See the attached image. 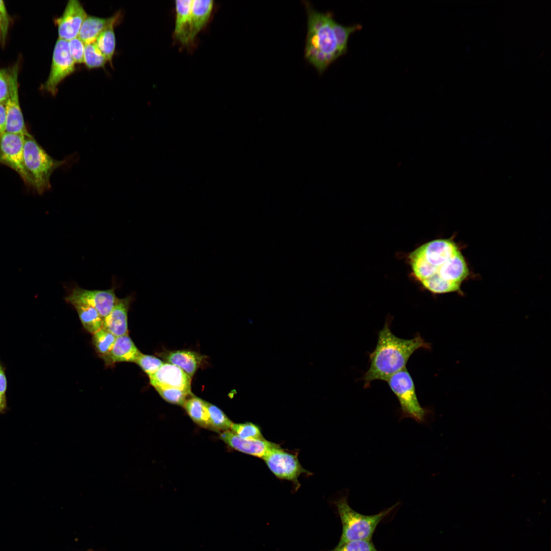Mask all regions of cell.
<instances>
[{"instance_id":"cell-16","label":"cell","mask_w":551,"mask_h":551,"mask_svg":"<svg viewBox=\"0 0 551 551\" xmlns=\"http://www.w3.org/2000/svg\"><path fill=\"white\" fill-rule=\"evenodd\" d=\"M192 0H178L175 2L176 19L174 34L177 40L183 45H187L191 40V10Z\"/></svg>"},{"instance_id":"cell-26","label":"cell","mask_w":551,"mask_h":551,"mask_svg":"<svg viewBox=\"0 0 551 551\" xmlns=\"http://www.w3.org/2000/svg\"><path fill=\"white\" fill-rule=\"evenodd\" d=\"M108 61L97 47L95 42L85 44L84 63L89 69L104 67Z\"/></svg>"},{"instance_id":"cell-24","label":"cell","mask_w":551,"mask_h":551,"mask_svg":"<svg viewBox=\"0 0 551 551\" xmlns=\"http://www.w3.org/2000/svg\"><path fill=\"white\" fill-rule=\"evenodd\" d=\"M116 23H112L108 26L101 33L95 40L97 47L110 63L115 49L114 26Z\"/></svg>"},{"instance_id":"cell-9","label":"cell","mask_w":551,"mask_h":551,"mask_svg":"<svg viewBox=\"0 0 551 551\" xmlns=\"http://www.w3.org/2000/svg\"><path fill=\"white\" fill-rule=\"evenodd\" d=\"M75 64L68 49V42L58 38L54 48L48 77L41 89L55 95L59 84L75 70Z\"/></svg>"},{"instance_id":"cell-10","label":"cell","mask_w":551,"mask_h":551,"mask_svg":"<svg viewBox=\"0 0 551 551\" xmlns=\"http://www.w3.org/2000/svg\"><path fill=\"white\" fill-rule=\"evenodd\" d=\"M115 291L114 286L107 290H91L76 285L68 289L65 300L72 306L82 304L91 306L104 318L111 312L118 298Z\"/></svg>"},{"instance_id":"cell-8","label":"cell","mask_w":551,"mask_h":551,"mask_svg":"<svg viewBox=\"0 0 551 551\" xmlns=\"http://www.w3.org/2000/svg\"><path fill=\"white\" fill-rule=\"evenodd\" d=\"M24 136L5 132L0 135V164L15 171L24 183L33 188L31 179L24 165Z\"/></svg>"},{"instance_id":"cell-37","label":"cell","mask_w":551,"mask_h":551,"mask_svg":"<svg viewBox=\"0 0 551 551\" xmlns=\"http://www.w3.org/2000/svg\"><path fill=\"white\" fill-rule=\"evenodd\" d=\"M0 43L2 44V45H4L5 44V42L4 41V40H3V34H2V31L1 24H0Z\"/></svg>"},{"instance_id":"cell-13","label":"cell","mask_w":551,"mask_h":551,"mask_svg":"<svg viewBox=\"0 0 551 551\" xmlns=\"http://www.w3.org/2000/svg\"><path fill=\"white\" fill-rule=\"evenodd\" d=\"M151 384L157 389H179L191 392V378L180 367L164 363L149 377Z\"/></svg>"},{"instance_id":"cell-31","label":"cell","mask_w":551,"mask_h":551,"mask_svg":"<svg viewBox=\"0 0 551 551\" xmlns=\"http://www.w3.org/2000/svg\"><path fill=\"white\" fill-rule=\"evenodd\" d=\"M11 68H0V103H5L9 97L11 87Z\"/></svg>"},{"instance_id":"cell-25","label":"cell","mask_w":551,"mask_h":551,"mask_svg":"<svg viewBox=\"0 0 551 551\" xmlns=\"http://www.w3.org/2000/svg\"><path fill=\"white\" fill-rule=\"evenodd\" d=\"M210 430L221 433L230 431L233 423L226 414L218 407L207 402Z\"/></svg>"},{"instance_id":"cell-2","label":"cell","mask_w":551,"mask_h":551,"mask_svg":"<svg viewBox=\"0 0 551 551\" xmlns=\"http://www.w3.org/2000/svg\"><path fill=\"white\" fill-rule=\"evenodd\" d=\"M303 3L307 16L305 58L322 73L342 56L334 31L335 20L332 13L318 11L309 2Z\"/></svg>"},{"instance_id":"cell-18","label":"cell","mask_w":551,"mask_h":551,"mask_svg":"<svg viewBox=\"0 0 551 551\" xmlns=\"http://www.w3.org/2000/svg\"><path fill=\"white\" fill-rule=\"evenodd\" d=\"M119 17V13L108 18L87 16L81 26L78 37L85 44L95 42L101 33L111 23L116 22Z\"/></svg>"},{"instance_id":"cell-11","label":"cell","mask_w":551,"mask_h":551,"mask_svg":"<svg viewBox=\"0 0 551 551\" xmlns=\"http://www.w3.org/2000/svg\"><path fill=\"white\" fill-rule=\"evenodd\" d=\"M11 69L10 91L9 97L5 103L6 115L5 132L26 136L30 133L27 129L19 103L18 86V63L16 62L13 65Z\"/></svg>"},{"instance_id":"cell-30","label":"cell","mask_w":551,"mask_h":551,"mask_svg":"<svg viewBox=\"0 0 551 551\" xmlns=\"http://www.w3.org/2000/svg\"><path fill=\"white\" fill-rule=\"evenodd\" d=\"M330 551H379L372 540H357L337 545Z\"/></svg>"},{"instance_id":"cell-23","label":"cell","mask_w":551,"mask_h":551,"mask_svg":"<svg viewBox=\"0 0 551 551\" xmlns=\"http://www.w3.org/2000/svg\"><path fill=\"white\" fill-rule=\"evenodd\" d=\"M92 335V343L94 348L107 364L116 337L103 328Z\"/></svg>"},{"instance_id":"cell-3","label":"cell","mask_w":551,"mask_h":551,"mask_svg":"<svg viewBox=\"0 0 551 551\" xmlns=\"http://www.w3.org/2000/svg\"><path fill=\"white\" fill-rule=\"evenodd\" d=\"M460 252L457 244L450 239H435L419 246L408 256L413 276L421 284Z\"/></svg>"},{"instance_id":"cell-17","label":"cell","mask_w":551,"mask_h":551,"mask_svg":"<svg viewBox=\"0 0 551 551\" xmlns=\"http://www.w3.org/2000/svg\"><path fill=\"white\" fill-rule=\"evenodd\" d=\"M161 356L166 363L180 367L191 378L205 357L197 352L187 350L166 352Z\"/></svg>"},{"instance_id":"cell-29","label":"cell","mask_w":551,"mask_h":551,"mask_svg":"<svg viewBox=\"0 0 551 551\" xmlns=\"http://www.w3.org/2000/svg\"><path fill=\"white\" fill-rule=\"evenodd\" d=\"M135 363L149 377L156 372L164 362L154 356L141 353Z\"/></svg>"},{"instance_id":"cell-34","label":"cell","mask_w":551,"mask_h":551,"mask_svg":"<svg viewBox=\"0 0 551 551\" xmlns=\"http://www.w3.org/2000/svg\"><path fill=\"white\" fill-rule=\"evenodd\" d=\"M6 366L0 360V394L6 395L8 389V379L6 373Z\"/></svg>"},{"instance_id":"cell-4","label":"cell","mask_w":551,"mask_h":551,"mask_svg":"<svg viewBox=\"0 0 551 551\" xmlns=\"http://www.w3.org/2000/svg\"><path fill=\"white\" fill-rule=\"evenodd\" d=\"M342 524V533L337 545L357 540H371L378 525L398 506V503L378 514L360 513L349 505L347 496H343L333 502Z\"/></svg>"},{"instance_id":"cell-28","label":"cell","mask_w":551,"mask_h":551,"mask_svg":"<svg viewBox=\"0 0 551 551\" xmlns=\"http://www.w3.org/2000/svg\"><path fill=\"white\" fill-rule=\"evenodd\" d=\"M362 28L361 24H357L351 26H344L338 23L335 21L333 29L338 47L342 55L347 50V42L350 35Z\"/></svg>"},{"instance_id":"cell-14","label":"cell","mask_w":551,"mask_h":551,"mask_svg":"<svg viewBox=\"0 0 551 551\" xmlns=\"http://www.w3.org/2000/svg\"><path fill=\"white\" fill-rule=\"evenodd\" d=\"M220 439L235 450L263 459L267 454L279 444L262 439H244L241 438L230 431L221 432Z\"/></svg>"},{"instance_id":"cell-33","label":"cell","mask_w":551,"mask_h":551,"mask_svg":"<svg viewBox=\"0 0 551 551\" xmlns=\"http://www.w3.org/2000/svg\"><path fill=\"white\" fill-rule=\"evenodd\" d=\"M10 21V16L5 3L3 1L0 0V24L4 42L8 33Z\"/></svg>"},{"instance_id":"cell-22","label":"cell","mask_w":551,"mask_h":551,"mask_svg":"<svg viewBox=\"0 0 551 551\" xmlns=\"http://www.w3.org/2000/svg\"><path fill=\"white\" fill-rule=\"evenodd\" d=\"M72 306L77 312L80 320L85 329L93 334L103 328L104 318L94 308L82 304Z\"/></svg>"},{"instance_id":"cell-35","label":"cell","mask_w":551,"mask_h":551,"mask_svg":"<svg viewBox=\"0 0 551 551\" xmlns=\"http://www.w3.org/2000/svg\"><path fill=\"white\" fill-rule=\"evenodd\" d=\"M6 122V107L5 103H0V135L5 132Z\"/></svg>"},{"instance_id":"cell-12","label":"cell","mask_w":551,"mask_h":551,"mask_svg":"<svg viewBox=\"0 0 551 551\" xmlns=\"http://www.w3.org/2000/svg\"><path fill=\"white\" fill-rule=\"evenodd\" d=\"M87 16L79 1H68L62 15L55 20L59 38L69 41L77 37Z\"/></svg>"},{"instance_id":"cell-6","label":"cell","mask_w":551,"mask_h":551,"mask_svg":"<svg viewBox=\"0 0 551 551\" xmlns=\"http://www.w3.org/2000/svg\"><path fill=\"white\" fill-rule=\"evenodd\" d=\"M386 382L398 401L400 419L410 418L419 423H425L430 410L419 402L414 381L407 368L393 374Z\"/></svg>"},{"instance_id":"cell-19","label":"cell","mask_w":551,"mask_h":551,"mask_svg":"<svg viewBox=\"0 0 551 551\" xmlns=\"http://www.w3.org/2000/svg\"><path fill=\"white\" fill-rule=\"evenodd\" d=\"M141 353L128 334L117 337L107 364L122 362L135 363Z\"/></svg>"},{"instance_id":"cell-20","label":"cell","mask_w":551,"mask_h":551,"mask_svg":"<svg viewBox=\"0 0 551 551\" xmlns=\"http://www.w3.org/2000/svg\"><path fill=\"white\" fill-rule=\"evenodd\" d=\"M213 6V1L211 0H192L191 10V42L208 22Z\"/></svg>"},{"instance_id":"cell-7","label":"cell","mask_w":551,"mask_h":551,"mask_svg":"<svg viewBox=\"0 0 551 551\" xmlns=\"http://www.w3.org/2000/svg\"><path fill=\"white\" fill-rule=\"evenodd\" d=\"M263 460L276 477L291 482L296 490L300 485L298 480L299 477L302 474H311L300 464L297 453L288 452L279 444L269 452Z\"/></svg>"},{"instance_id":"cell-27","label":"cell","mask_w":551,"mask_h":551,"mask_svg":"<svg viewBox=\"0 0 551 551\" xmlns=\"http://www.w3.org/2000/svg\"><path fill=\"white\" fill-rule=\"evenodd\" d=\"M230 431L239 437L244 439L265 438L260 428L258 425L250 422L239 423L233 422Z\"/></svg>"},{"instance_id":"cell-15","label":"cell","mask_w":551,"mask_h":551,"mask_svg":"<svg viewBox=\"0 0 551 551\" xmlns=\"http://www.w3.org/2000/svg\"><path fill=\"white\" fill-rule=\"evenodd\" d=\"M133 295L117 298L111 312L104 318L103 328L119 337L128 334V314Z\"/></svg>"},{"instance_id":"cell-1","label":"cell","mask_w":551,"mask_h":551,"mask_svg":"<svg viewBox=\"0 0 551 551\" xmlns=\"http://www.w3.org/2000/svg\"><path fill=\"white\" fill-rule=\"evenodd\" d=\"M391 323V318L385 321L378 333L375 348L369 354V365L362 378L365 388H369L373 381H386L393 374L406 368L410 358L417 350L431 349V344L419 333L411 339L398 337L392 333Z\"/></svg>"},{"instance_id":"cell-36","label":"cell","mask_w":551,"mask_h":551,"mask_svg":"<svg viewBox=\"0 0 551 551\" xmlns=\"http://www.w3.org/2000/svg\"><path fill=\"white\" fill-rule=\"evenodd\" d=\"M8 410L6 395L0 394V414L6 413Z\"/></svg>"},{"instance_id":"cell-32","label":"cell","mask_w":551,"mask_h":551,"mask_svg":"<svg viewBox=\"0 0 551 551\" xmlns=\"http://www.w3.org/2000/svg\"><path fill=\"white\" fill-rule=\"evenodd\" d=\"M68 42L69 52L74 62L78 64L84 63V42L78 37Z\"/></svg>"},{"instance_id":"cell-21","label":"cell","mask_w":551,"mask_h":551,"mask_svg":"<svg viewBox=\"0 0 551 551\" xmlns=\"http://www.w3.org/2000/svg\"><path fill=\"white\" fill-rule=\"evenodd\" d=\"M207 402L193 394L186 400L183 407L196 424L210 430Z\"/></svg>"},{"instance_id":"cell-5","label":"cell","mask_w":551,"mask_h":551,"mask_svg":"<svg viewBox=\"0 0 551 551\" xmlns=\"http://www.w3.org/2000/svg\"><path fill=\"white\" fill-rule=\"evenodd\" d=\"M71 158L57 160L52 158L29 134L24 136L23 161L33 189L39 194L50 190V178L54 171L69 163Z\"/></svg>"}]
</instances>
